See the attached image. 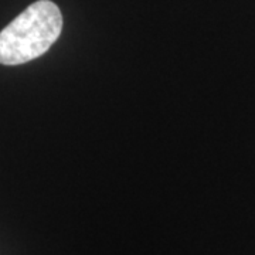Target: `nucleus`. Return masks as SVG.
I'll return each instance as SVG.
<instances>
[{
	"instance_id": "obj_1",
	"label": "nucleus",
	"mask_w": 255,
	"mask_h": 255,
	"mask_svg": "<svg viewBox=\"0 0 255 255\" xmlns=\"http://www.w3.org/2000/svg\"><path fill=\"white\" fill-rule=\"evenodd\" d=\"M63 16L50 0L30 4L0 31V64L18 65L36 60L57 41Z\"/></svg>"
}]
</instances>
